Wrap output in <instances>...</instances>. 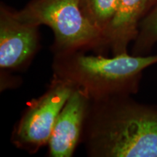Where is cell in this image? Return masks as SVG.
Listing matches in <instances>:
<instances>
[{"label":"cell","instance_id":"obj_2","mask_svg":"<svg viewBox=\"0 0 157 157\" xmlns=\"http://www.w3.org/2000/svg\"><path fill=\"white\" fill-rule=\"evenodd\" d=\"M86 52H52V68L53 76L82 91L90 101L137 93L143 71L157 63V54L137 56L125 53L106 58Z\"/></svg>","mask_w":157,"mask_h":157},{"label":"cell","instance_id":"obj_7","mask_svg":"<svg viewBox=\"0 0 157 157\" xmlns=\"http://www.w3.org/2000/svg\"><path fill=\"white\" fill-rule=\"evenodd\" d=\"M156 0H120L117 11L103 36L112 56L128 53L129 43L138 34L140 23Z\"/></svg>","mask_w":157,"mask_h":157},{"label":"cell","instance_id":"obj_8","mask_svg":"<svg viewBox=\"0 0 157 157\" xmlns=\"http://www.w3.org/2000/svg\"><path fill=\"white\" fill-rule=\"evenodd\" d=\"M119 2L120 0H81L80 5L87 19L103 34L117 13Z\"/></svg>","mask_w":157,"mask_h":157},{"label":"cell","instance_id":"obj_3","mask_svg":"<svg viewBox=\"0 0 157 157\" xmlns=\"http://www.w3.org/2000/svg\"><path fill=\"white\" fill-rule=\"evenodd\" d=\"M81 0H31L21 11V21L36 26L48 25L54 34L52 52L69 50H106L103 34L82 10Z\"/></svg>","mask_w":157,"mask_h":157},{"label":"cell","instance_id":"obj_9","mask_svg":"<svg viewBox=\"0 0 157 157\" xmlns=\"http://www.w3.org/2000/svg\"><path fill=\"white\" fill-rule=\"evenodd\" d=\"M157 42V2L154 7L142 19L138 34L133 42V56H148Z\"/></svg>","mask_w":157,"mask_h":157},{"label":"cell","instance_id":"obj_5","mask_svg":"<svg viewBox=\"0 0 157 157\" xmlns=\"http://www.w3.org/2000/svg\"><path fill=\"white\" fill-rule=\"evenodd\" d=\"M39 26L24 22L2 4L0 7V68L19 70L38 51Z\"/></svg>","mask_w":157,"mask_h":157},{"label":"cell","instance_id":"obj_6","mask_svg":"<svg viewBox=\"0 0 157 157\" xmlns=\"http://www.w3.org/2000/svg\"><path fill=\"white\" fill-rule=\"evenodd\" d=\"M90 100L80 90L74 89L63 107L48 142L50 157H71L81 143L84 119Z\"/></svg>","mask_w":157,"mask_h":157},{"label":"cell","instance_id":"obj_1","mask_svg":"<svg viewBox=\"0 0 157 157\" xmlns=\"http://www.w3.org/2000/svg\"><path fill=\"white\" fill-rule=\"evenodd\" d=\"M81 143L90 157H157V106L130 95L90 101Z\"/></svg>","mask_w":157,"mask_h":157},{"label":"cell","instance_id":"obj_4","mask_svg":"<svg viewBox=\"0 0 157 157\" xmlns=\"http://www.w3.org/2000/svg\"><path fill=\"white\" fill-rule=\"evenodd\" d=\"M74 90L71 84L53 76L44 94L29 102L14 126L13 144L29 154L48 145L57 118Z\"/></svg>","mask_w":157,"mask_h":157},{"label":"cell","instance_id":"obj_10","mask_svg":"<svg viewBox=\"0 0 157 157\" xmlns=\"http://www.w3.org/2000/svg\"><path fill=\"white\" fill-rule=\"evenodd\" d=\"M156 2H157V0H156Z\"/></svg>","mask_w":157,"mask_h":157}]
</instances>
